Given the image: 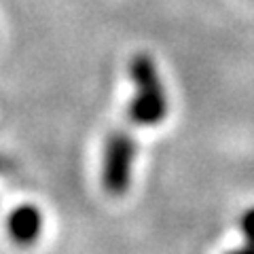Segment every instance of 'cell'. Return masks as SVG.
<instances>
[{"label":"cell","instance_id":"1","mask_svg":"<svg viewBox=\"0 0 254 254\" xmlns=\"http://www.w3.org/2000/svg\"><path fill=\"white\" fill-rule=\"evenodd\" d=\"M129 78L133 87V95L127 106L129 121L142 127L161 125L168 117V95L155 60L148 53H136L129 62Z\"/></svg>","mask_w":254,"mask_h":254},{"label":"cell","instance_id":"2","mask_svg":"<svg viewBox=\"0 0 254 254\" xmlns=\"http://www.w3.org/2000/svg\"><path fill=\"white\" fill-rule=\"evenodd\" d=\"M136 150V140L123 129L113 131L106 138L102 159V187L108 195L121 197L129 190Z\"/></svg>","mask_w":254,"mask_h":254},{"label":"cell","instance_id":"3","mask_svg":"<svg viewBox=\"0 0 254 254\" xmlns=\"http://www.w3.org/2000/svg\"><path fill=\"white\" fill-rule=\"evenodd\" d=\"M6 231H9L13 244L28 248V246L36 244L43 231V214L36 205L23 203L17 205L6 220Z\"/></svg>","mask_w":254,"mask_h":254},{"label":"cell","instance_id":"4","mask_svg":"<svg viewBox=\"0 0 254 254\" xmlns=\"http://www.w3.org/2000/svg\"><path fill=\"white\" fill-rule=\"evenodd\" d=\"M242 233H244V244L235 250H229L227 254H254V208L246 210L242 214Z\"/></svg>","mask_w":254,"mask_h":254}]
</instances>
